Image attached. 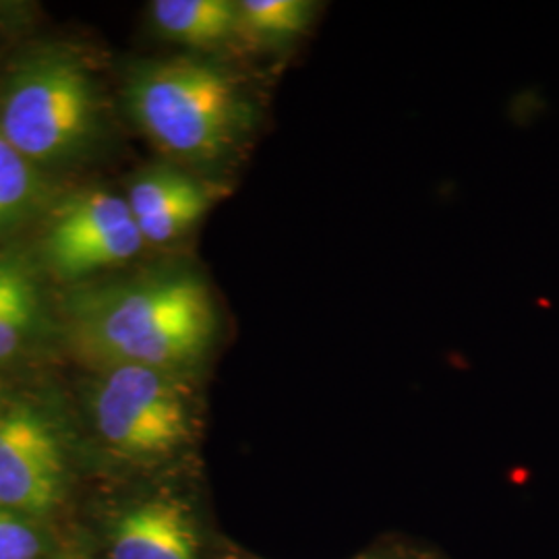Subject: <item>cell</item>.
I'll return each mask as SVG.
<instances>
[{"label": "cell", "instance_id": "6da1fadb", "mask_svg": "<svg viewBox=\"0 0 559 559\" xmlns=\"http://www.w3.org/2000/svg\"><path fill=\"white\" fill-rule=\"evenodd\" d=\"M218 332L214 290L189 265L83 290L67 307V340L96 371L140 365L191 376L212 353Z\"/></svg>", "mask_w": 559, "mask_h": 559}, {"label": "cell", "instance_id": "7a4b0ae2", "mask_svg": "<svg viewBox=\"0 0 559 559\" xmlns=\"http://www.w3.org/2000/svg\"><path fill=\"white\" fill-rule=\"evenodd\" d=\"M131 119L162 154L193 168L230 160L255 124V104L226 67L200 57L150 60L129 75Z\"/></svg>", "mask_w": 559, "mask_h": 559}, {"label": "cell", "instance_id": "3957f363", "mask_svg": "<svg viewBox=\"0 0 559 559\" xmlns=\"http://www.w3.org/2000/svg\"><path fill=\"white\" fill-rule=\"evenodd\" d=\"M87 417L112 459L141 468L179 459L200 431L191 376L140 365L96 371L87 388Z\"/></svg>", "mask_w": 559, "mask_h": 559}, {"label": "cell", "instance_id": "277c9868", "mask_svg": "<svg viewBox=\"0 0 559 559\" xmlns=\"http://www.w3.org/2000/svg\"><path fill=\"white\" fill-rule=\"evenodd\" d=\"M100 90L85 62L59 48L17 64L0 96V131L38 168L80 160L98 140Z\"/></svg>", "mask_w": 559, "mask_h": 559}, {"label": "cell", "instance_id": "5b68a950", "mask_svg": "<svg viewBox=\"0 0 559 559\" xmlns=\"http://www.w3.org/2000/svg\"><path fill=\"white\" fill-rule=\"evenodd\" d=\"M75 441L67 420L32 394L0 392V506L52 524L73 496Z\"/></svg>", "mask_w": 559, "mask_h": 559}, {"label": "cell", "instance_id": "8992f818", "mask_svg": "<svg viewBox=\"0 0 559 559\" xmlns=\"http://www.w3.org/2000/svg\"><path fill=\"white\" fill-rule=\"evenodd\" d=\"M145 247L127 203L108 191H85L55 212L41 240V255L55 276L67 282L135 260Z\"/></svg>", "mask_w": 559, "mask_h": 559}, {"label": "cell", "instance_id": "52a82bcc", "mask_svg": "<svg viewBox=\"0 0 559 559\" xmlns=\"http://www.w3.org/2000/svg\"><path fill=\"white\" fill-rule=\"evenodd\" d=\"M195 510L168 489L120 501L104 520V559H201Z\"/></svg>", "mask_w": 559, "mask_h": 559}, {"label": "cell", "instance_id": "ba28073f", "mask_svg": "<svg viewBox=\"0 0 559 559\" xmlns=\"http://www.w3.org/2000/svg\"><path fill=\"white\" fill-rule=\"evenodd\" d=\"M218 187L179 166L160 164L140 173L127 191V203L145 245L166 247L187 237L212 210Z\"/></svg>", "mask_w": 559, "mask_h": 559}, {"label": "cell", "instance_id": "9c48e42d", "mask_svg": "<svg viewBox=\"0 0 559 559\" xmlns=\"http://www.w3.org/2000/svg\"><path fill=\"white\" fill-rule=\"evenodd\" d=\"M46 330L40 282L17 253L0 255V367L27 357Z\"/></svg>", "mask_w": 559, "mask_h": 559}, {"label": "cell", "instance_id": "30bf717a", "mask_svg": "<svg viewBox=\"0 0 559 559\" xmlns=\"http://www.w3.org/2000/svg\"><path fill=\"white\" fill-rule=\"evenodd\" d=\"M150 17L162 38L193 50H218L240 38L235 0H156Z\"/></svg>", "mask_w": 559, "mask_h": 559}, {"label": "cell", "instance_id": "8fae6325", "mask_svg": "<svg viewBox=\"0 0 559 559\" xmlns=\"http://www.w3.org/2000/svg\"><path fill=\"white\" fill-rule=\"evenodd\" d=\"M48 200L41 168L27 160L0 131V233L34 218Z\"/></svg>", "mask_w": 559, "mask_h": 559}, {"label": "cell", "instance_id": "7c38bea8", "mask_svg": "<svg viewBox=\"0 0 559 559\" xmlns=\"http://www.w3.org/2000/svg\"><path fill=\"white\" fill-rule=\"evenodd\" d=\"M318 9L313 0H239L240 36L263 46L290 44L313 25Z\"/></svg>", "mask_w": 559, "mask_h": 559}, {"label": "cell", "instance_id": "4fadbf2b", "mask_svg": "<svg viewBox=\"0 0 559 559\" xmlns=\"http://www.w3.org/2000/svg\"><path fill=\"white\" fill-rule=\"evenodd\" d=\"M57 549L48 524L0 506V559H50Z\"/></svg>", "mask_w": 559, "mask_h": 559}, {"label": "cell", "instance_id": "5bb4252c", "mask_svg": "<svg viewBox=\"0 0 559 559\" xmlns=\"http://www.w3.org/2000/svg\"><path fill=\"white\" fill-rule=\"evenodd\" d=\"M50 559H98L94 558L92 554H87L85 549H80V547H73V549H57V554L52 556Z\"/></svg>", "mask_w": 559, "mask_h": 559}, {"label": "cell", "instance_id": "9a60e30c", "mask_svg": "<svg viewBox=\"0 0 559 559\" xmlns=\"http://www.w3.org/2000/svg\"><path fill=\"white\" fill-rule=\"evenodd\" d=\"M230 559H258V558H247V556H245V558H230Z\"/></svg>", "mask_w": 559, "mask_h": 559}]
</instances>
